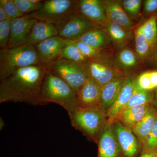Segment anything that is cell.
<instances>
[{"label": "cell", "instance_id": "6da1fadb", "mask_svg": "<svg viewBox=\"0 0 157 157\" xmlns=\"http://www.w3.org/2000/svg\"><path fill=\"white\" fill-rule=\"evenodd\" d=\"M49 69L40 64L19 69L0 83V103L12 102L42 105L41 91Z\"/></svg>", "mask_w": 157, "mask_h": 157}, {"label": "cell", "instance_id": "7a4b0ae2", "mask_svg": "<svg viewBox=\"0 0 157 157\" xmlns=\"http://www.w3.org/2000/svg\"><path fill=\"white\" fill-rule=\"evenodd\" d=\"M40 102L42 105L50 103L58 104L69 115L79 107L76 92L49 70L42 85Z\"/></svg>", "mask_w": 157, "mask_h": 157}, {"label": "cell", "instance_id": "3957f363", "mask_svg": "<svg viewBox=\"0 0 157 157\" xmlns=\"http://www.w3.org/2000/svg\"><path fill=\"white\" fill-rule=\"evenodd\" d=\"M40 64L42 63L35 45L1 49L0 80L2 81L19 69Z\"/></svg>", "mask_w": 157, "mask_h": 157}, {"label": "cell", "instance_id": "277c9868", "mask_svg": "<svg viewBox=\"0 0 157 157\" xmlns=\"http://www.w3.org/2000/svg\"><path fill=\"white\" fill-rule=\"evenodd\" d=\"M71 124L94 142L107 121V113L99 108L78 107L69 114Z\"/></svg>", "mask_w": 157, "mask_h": 157}, {"label": "cell", "instance_id": "5b68a950", "mask_svg": "<svg viewBox=\"0 0 157 157\" xmlns=\"http://www.w3.org/2000/svg\"><path fill=\"white\" fill-rule=\"evenodd\" d=\"M78 4L77 1L73 0H48L44 2L39 10L24 15L39 21L52 24L60 30L76 11L79 6Z\"/></svg>", "mask_w": 157, "mask_h": 157}, {"label": "cell", "instance_id": "8992f818", "mask_svg": "<svg viewBox=\"0 0 157 157\" xmlns=\"http://www.w3.org/2000/svg\"><path fill=\"white\" fill-rule=\"evenodd\" d=\"M48 67L50 71L70 86L76 94L89 77L86 63L61 58L52 62Z\"/></svg>", "mask_w": 157, "mask_h": 157}, {"label": "cell", "instance_id": "52a82bcc", "mask_svg": "<svg viewBox=\"0 0 157 157\" xmlns=\"http://www.w3.org/2000/svg\"><path fill=\"white\" fill-rule=\"evenodd\" d=\"M38 20L26 16L11 21V33L6 48H12L25 45L27 39Z\"/></svg>", "mask_w": 157, "mask_h": 157}, {"label": "cell", "instance_id": "ba28073f", "mask_svg": "<svg viewBox=\"0 0 157 157\" xmlns=\"http://www.w3.org/2000/svg\"><path fill=\"white\" fill-rule=\"evenodd\" d=\"M112 124L118 142L124 156L135 157L140 147L137 137L132 130L125 127L117 120L113 121Z\"/></svg>", "mask_w": 157, "mask_h": 157}, {"label": "cell", "instance_id": "9c48e42d", "mask_svg": "<svg viewBox=\"0 0 157 157\" xmlns=\"http://www.w3.org/2000/svg\"><path fill=\"white\" fill-rule=\"evenodd\" d=\"M98 157H119L121 152L112 123L107 121L99 135Z\"/></svg>", "mask_w": 157, "mask_h": 157}, {"label": "cell", "instance_id": "30bf717a", "mask_svg": "<svg viewBox=\"0 0 157 157\" xmlns=\"http://www.w3.org/2000/svg\"><path fill=\"white\" fill-rule=\"evenodd\" d=\"M66 39L59 36L51 37L35 45L42 64L48 67L59 59L66 46Z\"/></svg>", "mask_w": 157, "mask_h": 157}, {"label": "cell", "instance_id": "8fae6325", "mask_svg": "<svg viewBox=\"0 0 157 157\" xmlns=\"http://www.w3.org/2000/svg\"><path fill=\"white\" fill-rule=\"evenodd\" d=\"M94 28L90 21L85 17L72 14L60 29L59 36L68 40H74Z\"/></svg>", "mask_w": 157, "mask_h": 157}, {"label": "cell", "instance_id": "7c38bea8", "mask_svg": "<svg viewBox=\"0 0 157 157\" xmlns=\"http://www.w3.org/2000/svg\"><path fill=\"white\" fill-rule=\"evenodd\" d=\"M101 93L102 87L93 78L88 77L77 94L78 105L82 107L99 108Z\"/></svg>", "mask_w": 157, "mask_h": 157}, {"label": "cell", "instance_id": "4fadbf2b", "mask_svg": "<svg viewBox=\"0 0 157 157\" xmlns=\"http://www.w3.org/2000/svg\"><path fill=\"white\" fill-rule=\"evenodd\" d=\"M86 65L89 77L102 88L115 78L123 76L120 72L108 67L94 59L88 60Z\"/></svg>", "mask_w": 157, "mask_h": 157}, {"label": "cell", "instance_id": "5bb4252c", "mask_svg": "<svg viewBox=\"0 0 157 157\" xmlns=\"http://www.w3.org/2000/svg\"><path fill=\"white\" fill-rule=\"evenodd\" d=\"M136 79L133 77L127 78L116 101L107 111L108 121L112 123L115 120L120 113L128 104L136 86Z\"/></svg>", "mask_w": 157, "mask_h": 157}, {"label": "cell", "instance_id": "9a60e30c", "mask_svg": "<svg viewBox=\"0 0 157 157\" xmlns=\"http://www.w3.org/2000/svg\"><path fill=\"white\" fill-rule=\"evenodd\" d=\"M126 79L124 76L118 77L102 88L100 109L107 113V110L116 101Z\"/></svg>", "mask_w": 157, "mask_h": 157}, {"label": "cell", "instance_id": "2e32d148", "mask_svg": "<svg viewBox=\"0 0 157 157\" xmlns=\"http://www.w3.org/2000/svg\"><path fill=\"white\" fill-rule=\"evenodd\" d=\"M101 2L105 10L107 21L126 29L132 27L133 23L132 20L118 2L113 1H102Z\"/></svg>", "mask_w": 157, "mask_h": 157}, {"label": "cell", "instance_id": "e0dca14e", "mask_svg": "<svg viewBox=\"0 0 157 157\" xmlns=\"http://www.w3.org/2000/svg\"><path fill=\"white\" fill-rule=\"evenodd\" d=\"M59 30L55 25L38 21L32 29L25 45H35L51 37L59 36Z\"/></svg>", "mask_w": 157, "mask_h": 157}, {"label": "cell", "instance_id": "ac0fdd59", "mask_svg": "<svg viewBox=\"0 0 157 157\" xmlns=\"http://www.w3.org/2000/svg\"><path fill=\"white\" fill-rule=\"evenodd\" d=\"M151 104H144L124 109L120 113L115 120L132 130L148 112Z\"/></svg>", "mask_w": 157, "mask_h": 157}, {"label": "cell", "instance_id": "d6986e66", "mask_svg": "<svg viewBox=\"0 0 157 157\" xmlns=\"http://www.w3.org/2000/svg\"><path fill=\"white\" fill-rule=\"evenodd\" d=\"M79 8L82 14L91 21L104 24L107 21L101 1L82 0L79 2Z\"/></svg>", "mask_w": 157, "mask_h": 157}, {"label": "cell", "instance_id": "ffe728a7", "mask_svg": "<svg viewBox=\"0 0 157 157\" xmlns=\"http://www.w3.org/2000/svg\"><path fill=\"white\" fill-rule=\"evenodd\" d=\"M157 118V109L151 104L145 116L132 129L139 143L144 139L151 131Z\"/></svg>", "mask_w": 157, "mask_h": 157}, {"label": "cell", "instance_id": "44dd1931", "mask_svg": "<svg viewBox=\"0 0 157 157\" xmlns=\"http://www.w3.org/2000/svg\"><path fill=\"white\" fill-rule=\"evenodd\" d=\"M76 39L99 49L107 45L109 42V39L105 32L94 28Z\"/></svg>", "mask_w": 157, "mask_h": 157}, {"label": "cell", "instance_id": "7402d4cb", "mask_svg": "<svg viewBox=\"0 0 157 157\" xmlns=\"http://www.w3.org/2000/svg\"><path fill=\"white\" fill-rule=\"evenodd\" d=\"M154 98L155 93L153 90L140 89L136 85L131 99L123 109L144 104H152Z\"/></svg>", "mask_w": 157, "mask_h": 157}, {"label": "cell", "instance_id": "603a6c76", "mask_svg": "<svg viewBox=\"0 0 157 157\" xmlns=\"http://www.w3.org/2000/svg\"><path fill=\"white\" fill-rule=\"evenodd\" d=\"M66 46L64 48L59 59H64L72 61L85 64L88 59L85 57L78 48L70 40L66 39Z\"/></svg>", "mask_w": 157, "mask_h": 157}, {"label": "cell", "instance_id": "cb8c5ba5", "mask_svg": "<svg viewBox=\"0 0 157 157\" xmlns=\"http://www.w3.org/2000/svg\"><path fill=\"white\" fill-rule=\"evenodd\" d=\"M136 86L145 90L157 89V70L142 73L136 79Z\"/></svg>", "mask_w": 157, "mask_h": 157}, {"label": "cell", "instance_id": "d4e9b609", "mask_svg": "<svg viewBox=\"0 0 157 157\" xmlns=\"http://www.w3.org/2000/svg\"><path fill=\"white\" fill-rule=\"evenodd\" d=\"M157 14L155 13L140 26L142 32L151 47L157 41Z\"/></svg>", "mask_w": 157, "mask_h": 157}, {"label": "cell", "instance_id": "484cf974", "mask_svg": "<svg viewBox=\"0 0 157 157\" xmlns=\"http://www.w3.org/2000/svg\"><path fill=\"white\" fill-rule=\"evenodd\" d=\"M104 25L109 36L116 42H122L128 38V32L123 27L107 20Z\"/></svg>", "mask_w": 157, "mask_h": 157}, {"label": "cell", "instance_id": "4316f807", "mask_svg": "<svg viewBox=\"0 0 157 157\" xmlns=\"http://www.w3.org/2000/svg\"><path fill=\"white\" fill-rule=\"evenodd\" d=\"M135 42L137 55L141 58L147 56L151 47L144 36L140 26L137 29L135 32Z\"/></svg>", "mask_w": 157, "mask_h": 157}, {"label": "cell", "instance_id": "83f0119b", "mask_svg": "<svg viewBox=\"0 0 157 157\" xmlns=\"http://www.w3.org/2000/svg\"><path fill=\"white\" fill-rule=\"evenodd\" d=\"M70 40L72 43L76 45L81 53L87 59H92L97 58L100 55L101 49L94 48L86 43L77 39Z\"/></svg>", "mask_w": 157, "mask_h": 157}, {"label": "cell", "instance_id": "f1b7e54d", "mask_svg": "<svg viewBox=\"0 0 157 157\" xmlns=\"http://www.w3.org/2000/svg\"><path fill=\"white\" fill-rule=\"evenodd\" d=\"M118 60L124 67L132 68L137 64V58L134 52L129 48L121 51L118 56Z\"/></svg>", "mask_w": 157, "mask_h": 157}, {"label": "cell", "instance_id": "f546056e", "mask_svg": "<svg viewBox=\"0 0 157 157\" xmlns=\"http://www.w3.org/2000/svg\"><path fill=\"white\" fill-rule=\"evenodd\" d=\"M142 151L157 147V118L148 135L140 143Z\"/></svg>", "mask_w": 157, "mask_h": 157}, {"label": "cell", "instance_id": "4dcf8cb0", "mask_svg": "<svg viewBox=\"0 0 157 157\" xmlns=\"http://www.w3.org/2000/svg\"><path fill=\"white\" fill-rule=\"evenodd\" d=\"M15 5L21 12L24 14L33 13L39 10L42 7L44 2L39 4L32 2L31 0H13Z\"/></svg>", "mask_w": 157, "mask_h": 157}, {"label": "cell", "instance_id": "1f68e13d", "mask_svg": "<svg viewBox=\"0 0 157 157\" xmlns=\"http://www.w3.org/2000/svg\"><path fill=\"white\" fill-rule=\"evenodd\" d=\"M11 20L0 21V47L7 48L11 33Z\"/></svg>", "mask_w": 157, "mask_h": 157}, {"label": "cell", "instance_id": "d6a6232c", "mask_svg": "<svg viewBox=\"0 0 157 157\" xmlns=\"http://www.w3.org/2000/svg\"><path fill=\"white\" fill-rule=\"evenodd\" d=\"M0 5L2 6L11 20L24 15L17 9L13 0H0Z\"/></svg>", "mask_w": 157, "mask_h": 157}, {"label": "cell", "instance_id": "836d02e7", "mask_svg": "<svg viewBox=\"0 0 157 157\" xmlns=\"http://www.w3.org/2000/svg\"><path fill=\"white\" fill-rule=\"evenodd\" d=\"M140 0H124L122 6L124 10L133 17H136L140 12L141 7Z\"/></svg>", "mask_w": 157, "mask_h": 157}, {"label": "cell", "instance_id": "e575fe53", "mask_svg": "<svg viewBox=\"0 0 157 157\" xmlns=\"http://www.w3.org/2000/svg\"><path fill=\"white\" fill-rule=\"evenodd\" d=\"M157 10V0H147L145 1L144 11L145 14H150Z\"/></svg>", "mask_w": 157, "mask_h": 157}, {"label": "cell", "instance_id": "d590c367", "mask_svg": "<svg viewBox=\"0 0 157 157\" xmlns=\"http://www.w3.org/2000/svg\"><path fill=\"white\" fill-rule=\"evenodd\" d=\"M140 157H157V147L141 152Z\"/></svg>", "mask_w": 157, "mask_h": 157}, {"label": "cell", "instance_id": "8d00e7d4", "mask_svg": "<svg viewBox=\"0 0 157 157\" xmlns=\"http://www.w3.org/2000/svg\"><path fill=\"white\" fill-rule=\"evenodd\" d=\"M9 19L8 15L3 7L0 5V21Z\"/></svg>", "mask_w": 157, "mask_h": 157}, {"label": "cell", "instance_id": "74e56055", "mask_svg": "<svg viewBox=\"0 0 157 157\" xmlns=\"http://www.w3.org/2000/svg\"><path fill=\"white\" fill-rule=\"evenodd\" d=\"M152 105L157 109V89L155 90V98Z\"/></svg>", "mask_w": 157, "mask_h": 157}, {"label": "cell", "instance_id": "f35d334b", "mask_svg": "<svg viewBox=\"0 0 157 157\" xmlns=\"http://www.w3.org/2000/svg\"><path fill=\"white\" fill-rule=\"evenodd\" d=\"M4 125H5V123H4V121H3L2 119L1 118V120H0V128H1V130L2 129Z\"/></svg>", "mask_w": 157, "mask_h": 157}]
</instances>
